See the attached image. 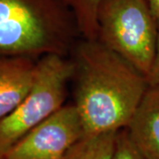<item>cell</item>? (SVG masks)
Wrapping results in <instances>:
<instances>
[{
  "instance_id": "1",
  "label": "cell",
  "mask_w": 159,
  "mask_h": 159,
  "mask_svg": "<svg viewBox=\"0 0 159 159\" xmlns=\"http://www.w3.org/2000/svg\"><path fill=\"white\" fill-rule=\"evenodd\" d=\"M69 56L85 135L125 128L149 88L147 77L97 40H78Z\"/></svg>"
},
{
  "instance_id": "2",
  "label": "cell",
  "mask_w": 159,
  "mask_h": 159,
  "mask_svg": "<svg viewBox=\"0 0 159 159\" xmlns=\"http://www.w3.org/2000/svg\"><path fill=\"white\" fill-rule=\"evenodd\" d=\"M80 37L66 0H0V57H69Z\"/></svg>"
},
{
  "instance_id": "3",
  "label": "cell",
  "mask_w": 159,
  "mask_h": 159,
  "mask_svg": "<svg viewBox=\"0 0 159 159\" xmlns=\"http://www.w3.org/2000/svg\"><path fill=\"white\" fill-rule=\"evenodd\" d=\"M97 41L146 77L153 63L158 21L147 0H102L97 10Z\"/></svg>"
},
{
  "instance_id": "4",
  "label": "cell",
  "mask_w": 159,
  "mask_h": 159,
  "mask_svg": "<svg viewBox=\"0 0 159 159\" xmlns=\"http://www.w3.org/2000/svg\"><path fill=\"white\" fill-rule=\"evenodd\" d=\"M74 75L70 57L48 54L37 59L33 84L21 103L0 121V150L6 153L29 131L63 107Z\"/></svg>"
},
{
  "instance_id": "5",
  "label": "cell",
  "mask_w": 159,
  "mask_h": 159,
  "mask_svg": "<svg viewBox=\"0 0 159 159\" xmlns=\"http://www.w3.org/2000/svg\"><path fill=\"white\" fill-rule=\"evenodd\" d=\"M85 135L79 111L64 105L34 127L6 153L7 159H65Z\"/></svg>"
},
{
  "instance_id": "6",
  "label": "cell",
  "mask_w": 159,
  "mask_h": 159,
  "mask_svg": "<svg viewBox=\"0 0 159 159\" xmlns=\"http://www.w3.org/2000/svg\"><path fill=\"white\" fill-rule=\"evenodd\" d=\"M36 61L23 57H0V121L28 95L34 81Z\"/></svg>"
},
{
  "instance_id": "7",
  "label": "cell",
  "mask_w": 159,
  "mask_h": 159,
  "mask_svg": "<svg viewBox=\"0 0 159 159\" xmlns=\"http://www.w3.org/2000/svg\"><path fill=\"white\" fill-rule=\"evenodd\" d=\"M125 130L144 158L159 159V88H148Z\"/></svg>"
},
{
  "instance_id": "8",
  "label": "cell",
  "mask_w": 159,
  "mask_h": 159,
  "mask_svg": "<svg viewBox=\"0 0 159 159\" xmlns=\"http://www.w3.org/2000/svg\"><path fill=\"white\" fill-rule=\"evenodd\" d=\"M118 132L86 134L69 150L65 159H112Z\"/></svg>"
},
{
  "instance_id": "9",
  "label": "cell",
  "mask_w": 159,
  "mask_h": 159,
  "mask_svg": "<svg viewBox=\"0 0 159 159\" xmlns=\"http://www.w3.org/2000/svg\"><path fill=\"white\" fill-rule=\"evenodd\" d=\"M74 13L80 37L97 40V10L102 0H66Z\"/></svg>"
},
{
  "instance_id": "10",
  "label": "cell",
  "mask_w": 159,
  "mask_h": 159,
  "mask_svg": "<svg viewBox=\"0 0 159 159\" xmlns=\"http://www.w3.org/2000/svg\"><path fill=\"white\" fill-rule=\"evenodd\" d=\"M112 159H145L123 128L118 132Z\"/></svg>"
},
{
  "instance_id": "11",
  "label": "cell",
  "mask_w": 159,
  "mask_h": 159,
  "mask_svg": "<svg viewBox=\"0 0 159 159\" xmlns=\"http://www.w3.org/2000/svg\"><path fill=\"white\" fill-rule=\"evenodd\" d=\"M148 85L152 88H159V21H158V34L157 40V46L154 56L153 63L150 71L147 76Z\"/></svg>"
},
{
  "instance_id": "12",
  "label": "cell",
  "mask_w": 159,
  "mask_h": 159,
  "mask_svg": "<svg viewBox=\"0 0 159 159\" xmlns=\"http://www.w3.org/2000/svg\"><path fill=\"white\" fill-rule=\"evenodd\" d=\"M155 18L159 21V0H147Z\"/></svg>"
},
{
  "instance_id": "13",
  "label": "cell",
  "mask_w": 159,
  "mask_h": 159,
  "mask_svg": "<svg viewBox=\"0 0 159 159\" xmlns=\"http://www.w3.org/2000/svg\"><path fill=\"white\" fill-rule=\"evenodd\" d=\"M0 159H7V157H6V153L2 152L1 150H0Z\"/></svg>"
}]
</instances>
